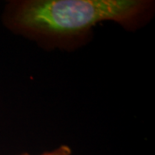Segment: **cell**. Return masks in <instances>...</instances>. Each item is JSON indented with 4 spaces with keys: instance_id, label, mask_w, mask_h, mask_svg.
<instances>
[{
    "instance_id": "7a4b0ae2",
    "label": "cell",
    "mask_w": 155,
    "mask_h": 155,
    "mask_svg": "<svg viewBox=\"0 0 155 155\" xmlns=\"http://www.w3.org/2000/svg\"><path fill=\"white\" fill-rule=\"evenodd\" d=\"M72 148L67 146V145H61L60 147H56L54 149L50 150V151H47L44 152L38 155H72ZM17 155H32L29 154L28 153H20V154Z\"/></svg>"
},
{
    "instance_id": "6da1fadb",
    "label": "cell",
    "mask_w": 155,
    "mask_h": 155,
    "mask_svg": "<svg viewBox=\"0 0 155 155\" xmlns=\"http://www.w3.org/2000/svg\"><path fill=\"white\" fill-rule=\"evenodd\" d=\"M151 0H14L6 4L4 25L47 49H74L91 38L101 22H113L128 31L153 17Z\"/></svg>"
}]
</instances>
